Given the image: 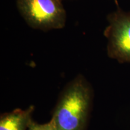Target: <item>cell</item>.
Masks as SVG:
<instances>
[{
	"label": "cell",
	"mask_w": 130,
	"mask_h": 130,
	"mask_svg": "<svg viewBox=\"0 0 130 130\" xmlns=\"http://www.w3.org/2000/svg\"><path fill=\"white\" fill-rule=\"evenodd\" d=\"M61 0H17L19 12L27 24L44 31L60 29L66 23Z\"/></svg>",
	"instance_id": "2"
},
{
	"label": "cell",
	"mask_w": 130,
	"mask_h": 130,
	"mask_svg": "<svg viewBox=\"0 0 130 130\" xmlns=\"http://www.w3.org/2000/svg\"><path fill=\"white\" fill-rule=\"evenodd\" d=\"M115 2H116V5H117V6H118V1H117V0H115Z\"/></svg>",
	"instance_id": "6"
},
{
	"label": "cell",
	"mask_w": 130,
	"mask_h": 130,
	"mask_svg": "<svg viewBox=\"0 0 130 130\" xmlns=\"http://www.w3.org/2000/svg\"><path fill=\"white\" fill-rule=\"evenodd\" d=\"M108 25L104 31L108 40L107 54L119 63H130V12L121 9L107 16Z\"/></svg>",
	"instance_id": "3"
},
{
	"label": "cell",
	"mask_w": 130,
	"mask_h": 130,
	"mask_svg": "<svg viewBox=\"0 0 130 130\" xmlns=\"http://www.w3.org/2000/svg\"><path fill=\"white\" fill-rule=\"evenodd\" d=\"M34 110L35 107L31 105L26 109L16 108L3 114L0 117V130H28Z\"/></svg>",
	"instance_id": "4"
},
{
	"label": "cell",
	"mask_w": 130,
	"mask_h": 130,
	"mask_svg": "<svg viewBox=\"0 0 130 130\" xmlns=\"http://www.w3.org/2000/svg\"><path fill=\"white\" fill-rule=\"evenodd\" d=\"M28 130H56L53 120H50L48 122L45 123H36L32 121L30 123Z\"/></svg>",
	"instance_id": "5"
},
{
	"label": "cell",
	"mask_w": 130,
	"mask_h": 130,
	"mask_svg": "<svg viewBox=\"0 0 130 130\" xmlns=\"http://www.w3.org/2000/svg\"><path fill=\"white\" fill-rule=\"evenodd\" d=\"M93 92L90 84L81 75L68 83L54 110L56 130H85L91 111Z\"/></svg>",
	"instance_id": "1"
}]
</instances>
